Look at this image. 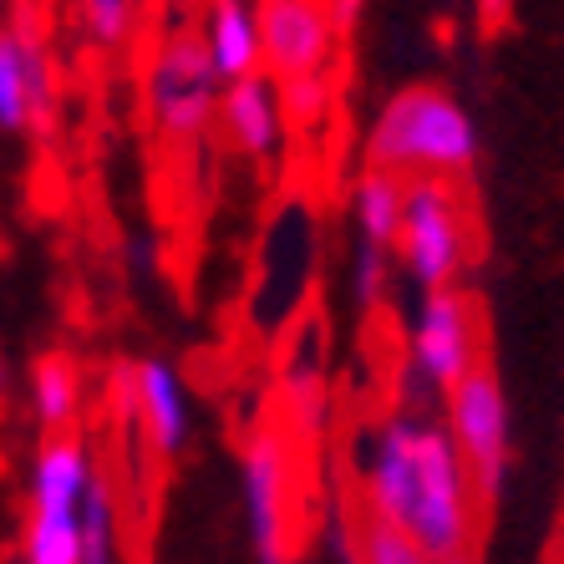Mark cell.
Returning a JSON list of instances; mask_svg holds the SVG:
<instances>
[{"label":"cell","instance_id":"2","mask_svg":"<svg viewBox=\"0 0 564 564\" xmlns=\"http://www.w3.org/2000/svg\"><path fill=\"white\" fill-rule=\"evenodd\" d=\"M473 163H478V128L458 97L427 82L392 93L367 128V169L392 173L402 184L417 178L458 184L463 173H473Z\"/></svg>","mask_w":564,"mask_h":564},{"label":"cell","instance_id":"7","mask_svg":"<svg viewBox=\"0 0 564 564\" xmlns=\"http://www.w3.org/2000/svg\"><path fill=\"white\" fill-rule=\"evenodd\" d=\"M443 427L458 447L463 468L473 478V494L478 503H494L503 494V478H509V397H503L499 371L478 367L443 397Z\"/></svg>","mask_w":564,"mask_h":564},{"label":"cell","instance_id":"18","mask_svg":"<svg viewBox=\"0 0 564 564\" xmlns=\"http://www.w3.org/2000/svg\"><path fill=\"white\" fill-rule=\"evenodd\" d=\"M72 21H77V36L97 52H122L138 41V26L148 21L143 6H128V0H87V6H72Z\"/></svg>","mask_w":564,"mask_h":564},{"label":"cell","instance_id":"1","mask_svg":"<svg viewBox=\"0 0 564 564\" xmlns=\"http://www.w3.org/2000/svg\"><path fill=\"white\" fill-rule=\"evenodd\" d=\"M356 488L361 509L427 550V560L473 554L484 503L473 494L447 427L427 412H387L356 437Z\"/></svg>","mask_w":564,"mask_h":564},{"label":"cell","instance_id":"4","mask_svg":"<svg viewBox=\"0 0 564 564\" xmlns=\"http://www.w3.org/2000/svg\"><path fill=\"white\" fill-rule=\"evenodd\" d=\"M169 21L173 31H158L153 52L143 62V107H148V122L169 143H194V138H204L214 128L224 82L214 77L194 21L184 26V11H173Z\"/></svg>","mask_w":564,"mask_h":564},{"label":"cell","instance_id":"20","mask_svg":"<svg viewBox=\"0 0 564 564\" xmlns=\"http://www.w3.org/2000/svg\"><path fill=\"white\" fill-rule=\"evenodd\" d=\"M280 87V107H285V128H315L330 112V77H295V82H275Z\"/></svg>","mask_w":564,"mask_h":564},{"label":"cell","instance_id":"5","mask_svg":"<svg viewBox=\"0 0 564 564\" xmlns=\"http://www.w3.org/2000/svg\"><path fill=\"white\" fill-rule=\"evenodd\" d=\"M468 254H473V224L458 184L417 178V184L402 188V229H397L392 245V260L402 264V275L422 295L453 290L458 275L468 270Z\"/></svg>","mask_w":564,"mask_h":564},{"label":"cell","instance_id":"21","mask_svg":"<svg viewBox=\"0 0 564 564\" xmlns=\"http://www.w3.org/2000/svg\"><path fill=\"white\" fill-rule=\"evenodd\" d=\"M11 392V361H6V351H0V397Z\"/></svg>","mask_w":564,"mask_h":564},{"label":"cell","instance_id":"14","mask_svg":"<svg viewBox=\"0 0 564 564\" xmlns=\"http://www.w3.org/2000/svg\"><path fill=\"white\" fill-rule=\"evenodd\" d=\"M26 397H31V417L46 427V437L77 433V417H82V408H87V377H82L77 356L41 351L36 361H31Z\"/></svg>","mask_w":564,"mask_h":564},{"label":"cell","instance_id":"13","mask_svg":"<svg viewBox=\"0 0 564 564\" xmlns=\"http://www.w3.org/2000/svg\"><path fill=\"white\" fill-rule=\"evenodd\" d=\"M194 31L204 41V56H209L214 77L229 87V82H245L254 72H264V52H260V15L245 0H219V6H204L194 15Z\"/></svg>","mask_w":564,"mask_h":564},{"label":"cell","instance_id":"17","mask_svg":"<svg viewBox=\"0 0 564 564\" xmlns=\"http://www.w3.org/2000/svg\"><path fill=\"white\" fill-rule=\"evenodd\" d=\"M77 564H122V529H118V494L107 484V473H97L82 503V529H77Z\"/></svg>","mask_w":564,"mask_h":564},{"label":"cell","instance_id":"12","mask_svg":"<svg viewBox=\"0 0 564 564\" xmlns=\"http://www.w3.org/2000/svg\"><path fill=\"white\" fill-rule=\"evenodd\" d=\"M214 128H219L245 158H275L280 148H285V132H290L275 77L254 72V77H245V82H229L219 93Z\"/></svg>","mask_w":564,"mask_h":564},{"label":"cell","instance_id":"9","mask_svg":"<svg viewBox=\"0 0 564 564\" xmlns=\"http://www.w3.org/2000/svg\"><path fill=\"white\" fill-rule=\"evenodd\" d=\"M239 499H245V534L254 564H295V468L290 443L280 433H254L239 458Z\"/></svg>","mask_w":564,"mask_h":564},{"label":"cell","instance_id":"19","mask_svg":"<svg viewBox=\"0 0 564 564\" xmlns=\"http://www.w3.org/2000/svg\"><path fill=\"white\" fill-rule=\"evenodd\" d=\"M387 280H392V250H377L367 239H356L351 250V301L361 311H377L387 301Z\"/></svg>","mask_w":564,"mask_h":564},{"label":"cell","instance_id":"10","mask_svg":"<svg viewBox=\"0 0 564 564\" xmlns=\"http://www.w3.org/2000/svg\"><path fill=\"white\" fill-rule=\"evenodd\" d=\"M112 402L118 417L138 427L143 447L158 463L178 458L188 447V427H194V408H188L184 371L163 361V356H143V361H122L112 371Z\"/></svg>","mask_w":564,"mask_h":564},{"label":"cell","instance_id":"15","mask_svg":"<svg viewBox=\"0 0 564 564\" xmlns=\"http://www.w3.org/2000/svg\"><path fill=\"white\" fill-rule=\"evenodd\" d=\"M402 178L381 169H361V178L351 184V219H356V239H367L377 250H392L397 229H402Z\"/></svg>","mask_w":564,"mask_h":564},{"label":"cell","instance_id":"11","mask_svg":"<svg viewBox=\"0 0 564 564\" xmlns=\"http://www.w3.org/2000/svg\"><path fill=\"white\" fill-rule=\"evenodd\" d=\"M254 15H260L264 77H330L341 31L330 26L326 6H315V0H264V6H254Z\"/></svg>","mask_w":564,"mask_h":564},{"label":"cell","instance_id":"22","mask_svg":"<svg viewBox=\"0 0 564 564\" xmlns=\"http://www.w3.org/2000/svg\"><path fill=\"white\" fill-rule=\"evenodd\" d=\"M437 564H478L473 554H458V560H437Z\"/></svg>","mask_w":564,"mask_h":564},{"label":"cell","instance_id":"6","mask_svg":"<svg viewBox=\"0 0 564 564\" xmlns=\"http://www.w3.org/2000/svg\"><path fill=\"white\" fill-rule=\"evenodd\" d=\"M56 122V52L52 26L36 11L0 21V132L46 138Z\"/></svg>","mask_w":564,"mask_h":564},{"label":"cell","instance_id":"3","mask_svg":"<svg viewBox=\"0 0 564 564\" xmlns=\"http://www.w3.org/2000/svg\"><path fill=\"white\" fill-rule=\"evenodd\" d=\"M93 443L82 433L46 437L26 473V529H21V564H77L82 503L97 478Z\"/></svg>","mask_w":564,"mask_h":564},{"label":"cell","instance_id":"16","mask_svg":"<svg viewBox=\"0 0 564 564\" xmlns=\"http://www.w3.org/2000/svg\"><path fill=\"white\" fill-rule=\"evenodd\" d=\"M341 554L346 564H433L427 550H417L402 529H392L387 519H377L367 509L351 513V524L341 534Z\"/></svg>","mask_w":564,"mask_h":564},{"label":"cell","instance_id":"8","mask_svg":"<svg viewBox=\"0 0 564 564\" xmlns=\"http://www.w3.org/2000/svg\"><path fill=\"white\" fill-rule=\"evenodd\" d=\"M484 367V321L468 290H433L412 311L408 371L422 392L447 397L468 371Z\"/></svg>","mask_w":564,"mask_h":564}]
</instances>
